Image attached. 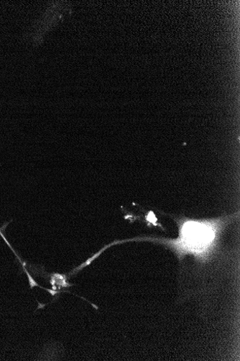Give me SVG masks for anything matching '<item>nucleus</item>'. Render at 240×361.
Wrapping results in <instances>:
<instances>
[{
  "instance_id": "obj_1",
  "label": "nucleus",
  "mask_w": 240,
  "mask_h": 361,
  "mask_svg": "<svg viewBox=\"0 0 240 361\" xmlns=\"http://www.w3.org/2000/svg\"><path fill=\"white\" fill-rule=\"evenodd\" d=\"M237 214L201 219L174 218L179 228V236L176 239L143 237L124 240V242L159 243L172 250L180 262L187 255H191L205 264L214 255L222 233Z\"/></svg>"
},
{
  "instance_id": "obj_2",
  "label": "nucleus",
  "mask_w": 240,
  "mask_h": 361,
  "mask_svg": "<svg viewBox=\"0 0 240 361\" xmlns=\"http://www.w3.org/2000/svg\"><path fill=\"white\" fill-rule=\"evenodd\" d=\"M40 275L43 278L49 280V282L52 286L53 290H60L63 288H67L74 286V284L70 283V282L68 281V278H70V276H68V274H48L47 273L45 272L44 269H43V272L41 273Z\"/></svg>"
}]
</instances>
